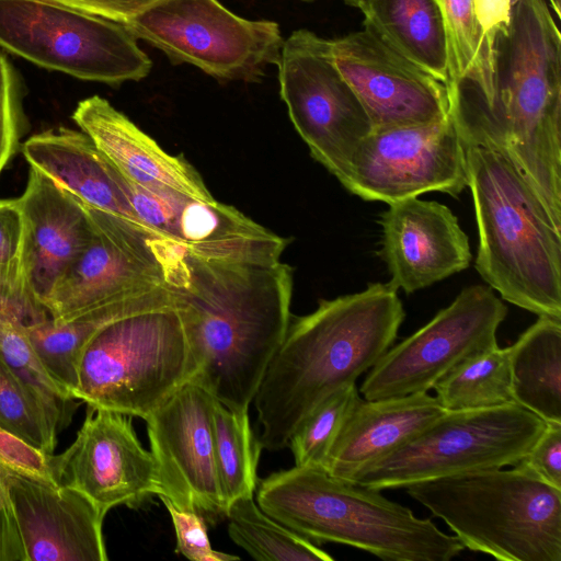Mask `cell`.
I'll return each mask as SVG.
<instances>
[{"mask_svg":"<svg viewBox=\"0 0 561 561\" xmlns=\"http://www.w3.org/2000/svg\"><path fill=\"white\" fill-rule=\"evenodd\" d=\"M15 201L22 217L20 272L44 306L92 242L94 228L81 202L33 168Z\"/></svg>","mask_w":561,"mask_h":561,"instance_id":"cell-20","label":"cell"},{"mask_svg":"<svg viewBox=\"0 0 561 561\" xmlns=\"http://www.w3.org/2000/svg\"><path fill=\"white\" fill-rule=\"evenodd\" d=\"M516 465L561 490V423H547L542 433Z\"/></svg>","mask_w":561,"mask_h":561,"instance_id":"cell-39","label":"cell"},{"mask_svg":"<svg viewBox=\"0 0 561 561\" xmlns=\"http://www.w3.org/2000/svg\"><path fill=\"white\" fill-rule=\"evenodd\" d=\"M256 503L313 542H335L386 561H449L465 548L430 518L385 497L380 490L297 467L259 481Z\"/></svg>","mask_w":561,"mask_h":561,"instance_id":"cell-5","label":"cell"},{"mask_svg":"<svg viewBox=\"0 0 561 561\" xmlns=\"http://www.w3.org/2000/svg\"><path fill=\"white\" fill-rule=\"evenodd\" d=\"M365 28L432 75L448 83L444 23L435 0H360Z\"/></svg>","mask_w":561,"mask_h":561,"instance_id":"cell-26","label":"cell"},{"mask_svg":"<svg viewBox=\"0 0 561 561\" xmlns=\"http://www.w3.org/2000/svg\"><path fill=\"white\" fill-rule=\"evenodd\" d=\"M340 73L366 110L373 129L425 124L449 116L446 84L367 28L329 39Z\"/></svg>","mask_w":561,"mask_h":561,"instance_id":"cell-18","label":"cell"},{"mask_svg":"<svg viewBox=\"0 0 561 561\" xmlns=\"http://www.w3.org/2000/svg\"><path fill=\"white\" fill-rule=\"evenodd\" d=\"M82 205L94 237L44 301L55 322L150 287L174 285L186 256L180 245L141 224Z\"/></svg>","mask_w":561,"mask_h":561,"instance_id":"cell-11","label":"cell"},{"mask_svg":"<svg viewBox=\"0 0 561 561\" xmlns=\"http://www.w3.org/2000/svg\"><path fill=\"white\" fill-rule=\"evenodd\" d=\"M58 485L88 497L104 515L158 495L156 460L138 439L131 416L88 407L73 443L50 458Z\"/></svg>","mask_w":561,"mask_h":561,"instance_id":"cell-16","label":"cell"},{"mask_svg":"<svg viewBox=\"0 0 561 561\" xmlns=\"http://www.w3.org/2000/svg\"><path fill=\"white\" fill-rule=\"evenodd\" d=\"M42 450L0 426V465L10 473L49 485H58L50 462Z\"/></svg>","mask_w":561,"mask_h":561,"instance_id":"cell-38","label":"cell"},{"mask_svg":"<svg viewBox=\"0 0 561 561\" xmlns=\"http://www.w3.org/2000/svg\"><path fill=\"white\" fill-rule=\"evenodd\" d=\"M340 183L368 202L391 204L427 192L458 197L468 187V173L450 113L437 122L373 129Z\"/></svg>","mask_w":561,"mask_h":561,"instance_id":"cell-13","label":"cell"},{"mask_svg":"<svg viewBox=\"0 0 561 561\" xmlns=\"http://www.w3.org/2000/svg\"><path fill=\"white\" fill-rule=\"evenodd\" d=\"M304 1H313V0H304ZM346 4L357 8L360 0H343Z\"/></svg>","mask_w":561,"mask_h":561,"instance_id":"cell-44","label":"cell"},{"mask_svg":"<svg viewBox=\"0 0 561 561\" xmlns=\"http://www.w3.org/2000/svg\"><path fill=\"white\" fill-rule=\"evenodd\" d=\"M280 98L311 157L340 182L371 121L333 62L329 39L299 28L282 47Z\"/></svg>","mask_w":561,"mask_h":561,"instance_id":"cell-12","label":"cell"},{"mask_svg":"<svg viewBox=\"0 0 561 561\" xmlns=\"http://www.w3.org/2000/svg\"><path fill=\"white\" fill-rule=\"evenodd\" d=\"M216 401L193 379L145 421L157 465L159 499L179 508L225 517L215 457Z\"/></svg>","mask_w":561,"mask_h":561,"instance_id":"cell-15","label":"cell"},{"mask_svg":"<svg viewBox=\"0 0 561 561\" xmlns=\"http://www.w3.org/2000/svg\"><path fill=\"white\" fill-rule=\"evenodd\" d=\"M435 2L442 14L446 35L448 83L462 80L476 82L479 76L481 36L474 15L473 0H435Z\"/></svg>","mask_w":561,"mask_h":561,"instance_id":"cell-34","label":"cell"},{"mask_svg":"<svg viewBox=\"0 0 561 561\" xmlns=\"http://www.w3.org/2000/svg\"><path fill=\"white\" fill-rule=\"evenodd\" d=\"M125 24L160 0H50Z\"/></svg>","mask_w":561,"mask_h":561,"instance_id":"cell-41","label":"cell"},{"mask_svg":"<svg viewBox=\"0 0 561 561\" xmlns=\"http://www.w3.org/2000/svg\"><path fill=\"white\" fill-rule=\"evenodd\" d=\"M160 500L174 527L176 552L192 561L240 560L238 556L217 551L211 547L203 514L193 510L179 508L164 497Z\"/></svg>","mask_w":561,"mask_h":561,"instance_id":"cell-37","label":"cell"},{"mask_svg":"<svg viewBox=\"0 0 561 561\" xmlns=\"http://www.w3.org/2000/svg\"><path fill=\"white\" fill-rule=\"evenodd\" d=\"M71 117L105 158L130 181L146 187L173 190L204 202L215 201L192 164L182 156L164 151L102 96L81 100Z\"/></svg>","mask_w":561,"mask_h":561,"instance_id":"cell-22","label":"cell"},{"mask_svg":"<svg viewBox=\"0 0 561 561\" xmlns=\"http://www.w3.org/2000/svg\"><path fill=\"white\" fill-rule=\"evenodd\" d=\"M407 492L469 550L502 561H561V490L517 465L427 480Z\"/></svg>","mask_w":561,"mask_h":561,"instance_id":"cell-6","label":"cell"},{"mask_svg":"<svg viewBox=\"0 0 561 561\" xmlns=\"http://www.w3.org/2000/svg\"><path fill=\"white\" fill-rule=\"evenodd\" d=\"M23 126L21 80L0 53V174L20 146Z\"/></svg>","mask_w":561,"mask_h":561,"instance_id":"cell-36","label":"cell"},{"mask_svg":"<svg viewBox=\"0 0 561 561\" xmlns=\"http://www.w3.org/2000/svg\"><path fill=\"white\" fill-rule=\"evenodd\" d=\"M359 398L356 383L342 387L300 422L288 440L295 466L324 469L331 449Z\"/></svg>","mask_w":561,"mask_h":561,"instance_id":"cell-32","label":"cell"},{"mask_svg":"<svg viewBox=\"0 0 561 561\" xmlns=\"http://www.w3.org/2000/svg\"><path fill=\"white\" fill-rule=\"evenodd\" d=\"M0 561H27L10 488L9 472L0 465Z\"/></svg>","mask_w":561,"mask_h":561,"instance_id":"cell-40","label":"cell"},{"mask_svg":"<svg viewBox=\"0 0 561 561\" xmlns=\"http://www.w3.org/2000/svg\"><path fill=\"white\" fill-rule=\"evenodd\" d=\"M516 402L448 411L351 482L383 490L515 466L546 427Z\"/></svg>","mask_w":561,"mask_h":561,"instance_id":"cell-8","label":"cell"},{"mask_svg":"<svg viewBox=\"0 0 561 561\" xmlns=\"http://www.w3.org/2000/svg\"><path fill=\"white\" fill-rule=\"evenodd\" d=\"M293 268L186 254L173 287L197 364L194 378L229 409L249 410L291 319Z\"/></svg>","mask_w":561,"mask_h":561,"instance_id":"cell-2","label":"cell"},{"mask_svg":"<svg viewBox=\"0 0 561 561\" xmlns=\"http://www.w3.org/2000/svg\"><path fill=\"white\" fill-rule=\"evenodd\" d=\"M446 87L462 142L508 159L561 229V34L547 2H514L489 101L466 81Z\"/></svg>","mask_w":561,"mask_h":561,"instance_id":"cell-1","label":"cell"},{"mask_svg":"<svg viewBox=\"0 0 561 561\" xmlns=\"http://www.w3.org/2000/svg\"><path fill=\"white\" fill-rule=\"evenodd\" d=\"M32 318L18 306L0 302V354L42 400L61 430L73 412V400L49 376L27 335Z\"/></svg>","mask_w":561,"mask_h":561,"instance_id":"cell-31","label":"cell"},{"mask_svg":"<svg viewBox=\"0 0 561 561\" xmlns=\"http://www.w3.org/2000/svg\"><path fill=\"white\" fill-rule=\"evenodd\" d=\"M0 48L48 70L119 85L152 61L121 23L50 0H0Z\"/></svg>","mask_w":561,"mask_h":561,"instance_id":"cell-9","label":"cell"},{"mask_svg":"<svg viewBox=\"0 0 561 561\" xmlns=\"http://www.w3.org/2000/svg\"><path fill=\"white\" fill-rule=\"evenodd\" d=\"M516 0H473V10L481 36L479 76L469 82L484 101L493 94L494 49L500 34L507 31L512 7Z\"/></svg>","mask_w":561,"mask_h":561,"instance_id":"cell-35","label":"cell"},{"mask_svg":"<svg viewBox=\"0 0 561 561\" xmlns=\"http://www.w3.org/2000/svg\"><path fill=\"white\" fill-rule=\"evenodd\" d=\"M551 8L553 9L557 18H561V0H549Z\"/></svg>","mask_w":561,"mask_h":561,"instance_id":"cell-43","label":"cell"},{"mask_svg":"<svg viewBox=\"0 0 561 561\" xmlns=\"http://www.w3.org/2000/svg\"><path fill=\"white\" fill-rule=\"evenodd\" d=\"M388 205L379 255L392 287L410 295L469 267L468 236L446 205L419 197Z\"/></svg>","mask_w":561,"mask_h":561,"instance_id":"cell-19","label":"cell"},{"mask_svg":"<svg viewBox=\"0 0 561 561\" xmlns=\"http://www.w3.org/2000/svg\"><path fill=\"white\" fill-rule=\"evenodd\" d=\"M27 561H106L105 515L80 492L9 472Z\"/></svg>","mask_w":561,"mask_h":561,"instance_id":"cell-21","label":"cell"},{"mask_svg":"<svg viewBox=\"0 0 561 561\" xmlns=\"http://www.w3.org/2000/svg\"><path fill=\"white\" fill-rule=\"evenodd\" d=\"M0 426L53 454L60 430L42 400L0 354Z\"/></svg>","mask_w":561,"mask_h":561,"instance_id":"cell-33","label":"cell"},{"mask_svg":"<svg viewBox=\"0 0 561 561\" xmlns=\"http://www.w3.org/2000/svg\"><path fill=\"white\" fill-rule=\"evenodd\" d=\"M404 318L389 283L322 299L312 312L291 318L253 400L262 448L287 446L321 401L356 383L393 345Z\"/></svg>","mask_w":561,"mask_h":561,"instance_id":"cell-3","label":"cell"},{"mask_svg":"<svg viewBox=\"0 0 561 561\" xmlns=\"http://www.w3.org/2000/svg\"><path fill=\"white\" fill-rule=\"evenodd\" d=\"M22 153L30 168L82 204L140 224L123 174L82 130L58 127L34 134L22 145Z\"/></svg>","mask_w":561,"mask_h":561,"instance_id":"cell-24","label":"cell"},{"mask_svg":"<svg viewBox=\"0 0 561 561\" xmlns=\"http://www.w3.org/2000/svg\"><path fill=\"white\" fill-rule=\"evenodd\" d=\"M463 145L479 237L477 272L502 300L561 319V229L508 159Z\"/></svg>","mask_w":561,"mask_h":561,"instance_id":"cell-4","label":"cell"},{"mask_svg":"<svg viewBox=\"0 0 561 561\" xmlns=\"http://www.w3.org/2000/svg\"><path fill=\"white\" fill-rule=\"evenodd\" d=\"M124 26L171 62L221 81L259 82L284 44L276 22L241 18L218 0H160Z\"/></svg>","mask_w":561,"mask_h":561,"instance_id":"cell-10","label":"cell"},{"mask_svg":"<svg viewBox=\"0 0 561 561\" xmlns=\"http://www.w3.org/2000/svg\"><path fill=\"white\" fill-rule=\"evenodd\" d=\"M506 316L507 307L488 285L463 288L430 322L382 355L359 393L377 400L428 392L466 358L496 345Z\"/></svg>","mask_w":561,"mask_h":561,"instance_id":"cell-14","label":"cell"},{"mask_svg":"<svg viewBox=\"0 0 561 561\" xmlns=\"http://www.w3.org/2000/svg\"><path fill=\"white\" fill-rule=\"evenodd\" d=\"M446 410L428 392L377 400L359 398L324 466L351 481L359 471L405 444Z\"/></svg>","mask_w":561,"mask_h":561,"instance_id":"cell-23","label":"cell"},{"mask_svg":"<svg viewBox=\"0 0 561 561\" xmlns=\"http://www.w3.org/2000/svg\"><path fill=\"white\" fill-rule=\"evenodd\" d=\"M215 457L227 507L238 499L253 496L262 445L251 428L249 410L237 411L216 401L214 409Z\"/></svg>","mask_w":561,"mask_h":561,"instance_id":"cell-30","label":"cell"},{"mask_svg":"<svg viewBox=\"0 0 561 561\" xmlns=\"http://www.w3.org/2000/svg\"><path fill=\"white\" fill-rule=\"evenodd\" d=\"M168 307H176V299L173 288L163 284L91 309L69 321L55 322L49 317L27 325L26 330L43 366L71 398L81 355L101 330L122 318Z\"/></svg>","mask_w":561,"mask_h":561,"instance_id":"cell-25","label":"cell"},{"mask_svg":"<svg viewBox=\"0 0 561 561\" xmlns=\"http://www.w3.org/2000/svg\"><path fill=\"white\" fill-rule=\"evenodd\" d=\"M22 217L15 199L0 201V264L19 259Z\"/></svg>","mask_w":561,"mask_h":561,"instance_id":"cell-42","label":"cell"},{"mask_svg":"<svg viewBox=\"0 0 561 561\" xmlns=\"http://www.w3.org/2000/svg\"><path fill=\"white\" fill-rule=\"evenodd\" d=\"M127 193L145 227L201 260L271 264L280 261L288 244L287 239L216 199L204 202L131 181Z\"/></svg>","mask_w":561,"mask_h":561,"instance_id":"cell-17","label":"cell"},{"mask_svg":"<svg viewBox=\"0 0 561 561\" xmlns=\"http://www.w3.org/2000/svg\"><path fill=\"white\" fill-rule=\"evenodd\" d=\"M230 539L260 561H333L334 558L266 514L253 499L232 502L226 511Z\"/></svg>","mask_w":561,"mask_h":561,"instance_id":"cell-29","label":"cell"},{"mask_svg":"<svg viewBox=\"0 0 561 561\" xmlns=\"http://www.w3.org/2000/svg\"><path fill=\"white\" fill-rule=\"evenodd\" d=\"M197 375L176 307L116 320L84 348L73 400L146 420Z\"/></svg>","mask_w":561,"mask_h":561,"instance_id":"cell-7","label":"cell"},{"mask_svg":"<svg viewBox=\"0 0 561 561\" xmlns=\"http://www.w3.org/2000/svg\"><path fill=\"white\" fill-rule=\"evenodd\" d=\"M508 351L514 402L561 423V319L538 317Z\"/></svg>","mask_w":561,"mask_h":561,"instance_id":"cell-27","label":"cell"},{"mask_svg":"<svg viewBox=\"0 0 561 561\" xmlns=\"http://www.w3.org/2000/svg\"><path fill=\"white\" fill-rule=\"evenodd\" d=\"M448 411L491 408L514 402L508 347L499 344L458 364L433 388Z\"/></svg>","mask_w":561,"mask_h":561,"instance_id":"cell-28","label":"cell"}]
</instances>
